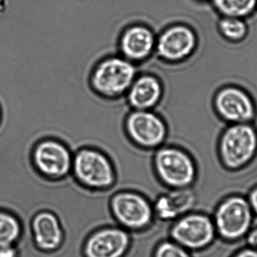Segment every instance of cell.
Returning a JSON list of instances; mask_svg holds the SVG:
<instances>
[{"mask_svg": "<svg viewBox=\"0 0 257 257\" xmlns=\"http://www.w3.org/2000/svg\"><path fill=\"white\" fill-rule=\"evenodd\" d=\"M114 224L133 233L148 230L155 223L152 201L133 190L116 192L108 202Z\"/></svg>", "mask_w": 257, "mask_h": 257, "instance_id": "5", "label": "cell"}, {"mask_svg": "<svg viewBox=\"0 0 257 257\" xmlns=\"http://www.w3.org/2000/svg\"><path fill=\"white\" fill-rule=\"evenodd\" d=\"M71 175L78 186L95 193L109 191L117 183V170L102 149L84 146L74 151Z\"/></svg>", "mask_w": 257, "mask_h": 257, "instance_id": "3", "label": "cell"}, {"mask_svg": "<svg viewBox=\"0 0 257 257\" xmlns=\"http://www.w3.org/2000/svg\"><path fill=\"white\" fill-rule=\"evenodd\" d=\"M151 257H193V253L184 249L169 238L157 243Z\"/></svg>", "mask_w": 257, "mask_h": 257, "instance_id": "20", "label": "cell"}, {"mask_svg": "<svg viewBox=\"0 0 257 257\" xmlns=\"http://www.w3.org/2000/svg\"><path fill=\"white\" fill-rule=\"evenodd\" d=\"M254 216L245 196L235 194L224 198L213 214L217 236L226 242L245 238L252 229Z\"/></svg>", "mask_w": 257, "mask_h": 257, "instance_id": "8", "label": "cell"}, {"mask_svg": "<svg viewBox=\"0 0 257 257\" xmlns=\"http://www.w3.org/2000/svg\"><path fill=\"white\" fill-rule=\"evenodd\" d=\"M196 2H199V3H204V2H208L209 0H195Z\"/></svg>", "mask_w": 257, "mask_h": 257, "instance_id": "25", "label": "cell"}, {"mask_svg": "<svg viewBox=\"0 0 257 257\" xmlns=\"http://www.w3.org/2000/svg\"><path fill=\"white\" fill-rule=\"evenodd\" d=\"M169 239L190 253L203 251L217 238L212 217L202 211H190L170 223Z\"/></svg>", "mask_w": 257, "mask_h": 257, "instance_id": "9", "label": "cell"}, {"mask_svg": "<svg viewBox=\"0 0 257 257\" xmlns=\"http://www.w3.org/2000/svg\"><path fill=\"white\" fill-rule=\"evenodd\" d=\"M16 252L11 245L0 247V257H15Z\"/></svg>", "mask_w": 257, "mask_h": 257, "instance_id": "24", "label": "cell"}, {"mask_svg": "<svg viewBox=\"0 0 257 257\" xmlns=\"http://www.w3.org/2000/svg\"><path fill=\"white\" fill-rule=\"evenodd\" d=\"M199 44L196 29L188 23L177 21L157 33L155 56L166 64H181L193 57Z\"/></svg>", "mask_w": 257, "mask_h": 257, "instance_id": "7", "label": "cell"}, {"mask_svg": "<svg viewBox=\"0 0 257 257\" xmlns=\"http://www.w3.org/2000/svg\"><path fill=\"white\" fill-rule=\"evenodd\" d=\"M123 131L133 146L145 152H154L169 137V124L156 110H130L123 119Z\"/></svg>", "mask_w": 257, "mask_h": 257, "instance_id": "6", "label": "cell"}, {"mask_svg": "<svg viewBox=\"0 0 257 257\" xmlns=\"http://www.w3.org/2000/svg\"><path fill=\"white\" fill-rule=\"evenodd\" d=\"M208 2L220 17L247 19L257 11V0H209Z\"/></svg>", "mask_w": 257, "mask_h": 257, "instance_id": "17", "label": "cell"}, {"mask_svg": "<svg viewBox=\"0 0 257 257\" xmlns=\"http://www.w3.org/2000/svg\"><path fill=\"white\" fill-rule=\"evenodd\" d=\"M138 67L117 53L104 56L90 69L89 88L96 96L105 101L124 98L139 72Z\"/></svg>", "mask_w": 257, "mask_h": 257, "instance_id": "1", "label": "cell"}, {"mask_svg": "<svg viewBox=\"0 0 257 257\" xmlns=\"http://www.w3.org/2000/svg\"><path fill=\"white\" fill-rule=\"evenodd\" d=\"M166 88L162 78L151 72H139L124 98L130 110H156L162 104Z\"/></svg>", "mask_w": 257, "mask_h": 257, "instance_id": "14", "label": "cell"}, {"mask_svg": "<svg viewBox=\"0 0 257 257\" xmlns=\"http://www.w3.org/2000/svg\"><path fill=\"white\" fill-rule=\"evenodd\" d=\"M73 151L67 143L54 137H45L38 142L33 160L38 170L45 178L61 181L71 176Z\"/></svg>", "mask_w": 257, "mask_h": 257, "instance_id": "10", "label": "cell"}, {"mask_svg": "<svg viewBox=\"0 0 257 257\" xmlns=\"http://www.w3.org/2000/svg\"><path fill=\"white\" fill-rule=\"evenodd\" d=\"M196 202L197 197L193 187L160 193L152 201L156 221L172 223L184 214L193 211Z\"/></svg>", "mask_w": 257, "mask_h": 257, "instance_id": "15", "label": "cell"}, {"mask_svg": "<svg viewBox=\"0 0 257 257\" xmlns=\"http://www.w3.org/2000/svg\"><path fill=\"white\" fill-rule=\"evenodd\" d=\"M133 234L116 224L90 232L81 247L83 257H126L133 245Z\"/></svg>", "mask_w": 257, "mask_h": 257, "instance_id": "12", "label": "cell"}, {"mask_svg": "<svg viewBox=\"0 0 257 257\" xmlns=\"http://www.w3.org/2000/svg\"><path fill=\"white\" fill-rule=\"evenodd\" d=\"M19 234L18 221L9 214L0 213V247L11 245Z\"/></svg>", "mask_w": 257, "mask_h": 257, "instance_id": "19", "label": "cell"}, {"mask_svg": "<svg viewBox=\"0 0 257 257\" xmlns=\"http://www.w3.org/2000/svg\"><path fill=\"white\" fill-rule=\"evenodd\" d=\"M213 106L217 116L227 125L253 123L256 118V104L251 95L235 84L220 88L214 95Z\"/></svg>", "mask_w": 257, "mask_h": 257, "instance_id": "11", "label": "cell"}, {"mask_svg": "<svg viewBox=\"0 0 257 257\" xmlns=\"http://www.w3.org/2000/svg\"><path fill=\"white\" fill-rule=\"evenodd\" d=\"M245 238L247 247L257 250V226L250 229Z\"/></svg>", "mask_w": 257, "mask_h": 257, "instance_id": "21", "label": "cell"}, {"mask_svg": "<svg viewBox=\"0 0 257 257\" xmlns=\"http://www.w3.org/2000/svg\"><path fill=\"white\" fill-rule=\"evenodd\" d=\"M33 230L35 242L42 251L53 253L64 244V228L54 212L45 211L38 214L33 221Z\"/></svg>", "mask_w": 257, "mask_h": 257, "instance_id": "16", "label": "cell"}, {"mask_svg": "<svg viewBox=\"0 0 257 257\" xmlns=\"http://www.w3.org/2000/svg\"><path fill=\"white\" fill-rule=\"evenodd\" d=\"M217 153L220 162L231 172L242 170L257 157V129L253 123L231 124L223 130Z\"/></svg>", "mask_w": 257, "mask_h": 257, "instance_id": "4", "label": "cell"}, {"mask_svg": "<svg viewBox=\"0 0 257 257\" xmlns=\"http://www.w3.org/2000/svg\"><path fill=\"white\" fill-rule=\"evenodd\" d=\"M157 36L155 30L146 23H130L119 34L117 53L139 66L155 55Z\"/></svg>", "mask_w": 257, "mask_h": 257, "instance_id": "13", "label": "cell"}, {"mask_svg": "<svg viewBox=\"0 0 257 257\" xmlns=\"http://www.w3.org/2000/svg\"><path fill=\"white\" fill-rule=\"evenodd\" d=\"M217 27L222 37L228 42H241L247 37L249 33L247 21L243 18L220 17Z\"/></svg>", "mask_w": 257, "mask_h": 257, "instance_id": "18", "label": "cell"}, {"mask_svg": "<svg viewBox=\"0 0 257 257\" xmlns=\"http://www.w3.org/2000/svg\"><path fill=\"white\" fill-rule=\"evenodd\" d=\"M152 153L153 172L167 190L190 188L196 184L199 173L197 163L186 148L166 143Z\"/></svg>", "mask_w": 257, "mask_h": 257, "instance_id": "2", "label": "cell"}, {"mask_svg": "<svg viewBox=\"0 0 257 257\" xmlns=\"http://www.w3.org/2000/svg\"><path fill=\"white\" fill-rule=\"evenodd\" d=\"M249 204L251 207L254 215L257 216V186L253 187L250 192H249L248 196L247 197Z\"/></svg>", "mask_w": 257, "mask_h": 257, "instance_id": "22", "label": "cell"}, {"mask_svg": "<svg viewBox=\"0 0 257 257\" xmlns=\"http://www.w3.org/2000/svg\"><path fill=\"white\" fill-rule=\"evenodd\" d=\"M231 257H257V250L247 247L235 252Z\"/></svg>", "mask_w": 257, "mask_h": 257, "instance_id": "23", "label": "cell"}]
</instances>
